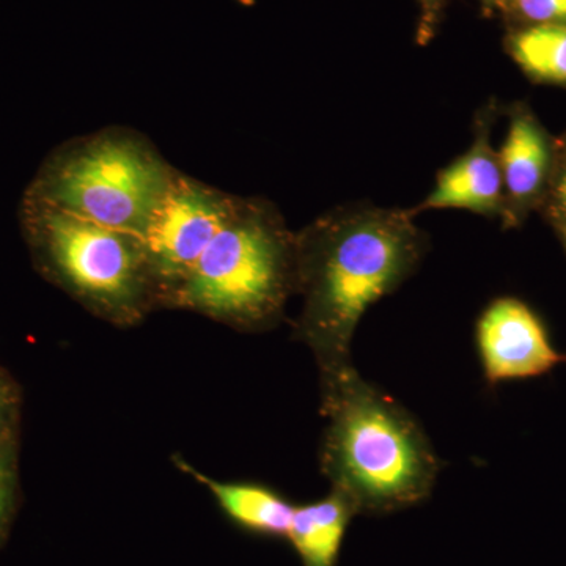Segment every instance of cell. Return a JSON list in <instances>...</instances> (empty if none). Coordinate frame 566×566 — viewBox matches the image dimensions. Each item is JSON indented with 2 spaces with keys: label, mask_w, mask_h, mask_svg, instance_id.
<instances>
[{
  "label": "cell",
  "mask_w": 566,
  "mask_h": 566,
  "mask_svg": "<svg viewBox=\"0 0 566 566\" xmlns=\"http://www.w3.org/2000/svg\"><path fill=\"white\" fill-rule=\"evenodd\" d=\"M20 214L25 238L48 273L96 314L136 322L158 303L139 234L25 197Z\"/></svg>",
  "instance_id": "cell-5"
},
{
  "label": "cell",
  "mask_w": 566,
  "mask_h": 566,
  "mask_svg": "<svg viewBox=\"0 0 566 566\" xmlns=\"http://www.w3.org/2000/svg\"><path fill=\"white\" fill-rule=\"evenodd\" d=\"M296 249L270 205L240 199L170 304L249 329L266 326L296 290Z\"/></svg>",
  "instance_id": "cell-4"
},
{
  "label": "cell",
  "mask_w": 566,
  "mask_h": 566,
  "mask_svg": "<svg viewBox=\"0 0 566 566\" xmlns=\"http://www.w3.org/2000/svg\"><path fill=\"white\" fill-rule=\"evenodd\" d=\"M10 475L6 463L0 460V520L6 515L7 505H9Z\"/></svg>",
  "instance_id": "cell-15"
},
{
  "label": "cell",
  "mask_w": 566,
  "mask_h": 566,
  "mask_svg": "<svg viewBox=\"0 0 566 566\" xmlns=\"http://www.w3.org/2000/svg\"><path fill=\"white\" fill-rule=\"evenodd\" d=\"M517 20L528 25L566 24V0H506Z\"/></svg>",
  "instance_id": "cell-13"
},
{
  "label": "cell",
  "mask_w": 566,
  "mask_h": 566,
  "mask_svg": "<svg viewBox=\"0 0 566 566\" xmlns=\"http://www.w3.org/2000/svg\"><path fill=\"white\" fill-rule=\"evenodd\" d=\"M177 172L147 137L106 128L51 151L24 197L140 237Z\"/></svg>",
  "instance_id": "cell-3"
},
{
  "label": "cell",
  "mask_w": 566,
  "mask_h": 566,
  "mask_svg": "<svg viewBox=\"0 0 566 566\" xmlns=\"http://www.w3.org/2000/svg\"><path fill=\"white\" fill-rule=\"evenodd\" d=\"M504 189L513 203L534 200L549 172V145L538 123L528 114H516L497 153Z\"/></svg>",
  "instance_id": "cell-10"
},
{
  "label": "cell",
  "mask_w": 566,
  "mask_h": 566,
  "mask_svg": "<svg viewBox=\"0 0 566 566\" xmlns=\"http://www.w3.org/2000/svg\"><path fill=\"white\" fill-rule=\"evenodd\" d=\"M192 474L210 488L226 515L241 528L264 536H286L294 505L281 494L253 483H219Z\"/></svg>",
  "instance_id": "cell-11"
},
{
  "label": "cell",
  "mask_w": 566,
  "mask_h": 566,
  "mask_svg": "<svg viewBox=\"0 0 566 566\" xmlns=\"http://www.w3.org/2000/svg\"><path fill=\"white\" fill-rule=\"evenodd\" d=\"M240 199L178 170L140 234L158 303H172Z\"/></svg>",
  "instance_id": "cell-6"
},
{
  "label": "cell",
  "mask_w": 566,
  "mask_h": 566,
  "mask_svg": "<svg viewBox=\"0 0 566 566\" xmlns=\"http://www.w3.org/2000/svg\"><path fill=\"white\" fill-rule=\"evenodd\" d=\"M486 2L505 3L506 0H486Z\"/></svg>",
  "instance_id": "cell-18"
},
{
  "label": "cell",
  "mask_w": 566,
  "mask_h": 566,
  "mask_svg": "<svg viewBox=\"0 0 566 566\" xmlns=\"http://www.w3.org/2000/svg\"><path fill=\"white\" fill-rule=\"evenodd\" d=\"M557 200L566 211V172L562 175L560 181L557 185Z\"/></svg>",
  "instance_id": "cell-16"
},
{
  "label": "cell",
  "mask_w": 566,
  "mask_h": 566,
  "mask_svg": "<svg viewBox=\"0 0 566 566\" xmlns=\"http://www.w3.org/2000/svg\"><path fill=\"white\" fill-rule=\"evenodd\" d=\"M6 390H3V387L0 386V417H2L3 408H6Z\"/></svg>",
  "instance_id": "cell-17"
},
{
  "label": "cell",
  "mask_w": 566,
  "mask_h": 566,
  "mask_svg": "<svg viewBox=\"0 0 566 566\" xmlns=\"http://www.w3.org/2000/svg\"><path fill=\"white\" fill-rule=\"evenodd\" d=\"M509 50L535 80L566 84V24L527 25L510 36Z\"/></svg>",
  "instance_id": "cell-12"
},
{
  "label": "cell",
  "mask_w": 566,
  "mask_h": 566,
  "mask_svg": "<svg viewBox=\"0 0 566 566\" xmlns=\"http://www.w3.org/2000/svg\"><path fill=\"white\" fill-rule=\"evenodd\" d=\"M504 191L499 155L488 144V133L480 129L469 151L439 175L423 208H461L491 214L501 208Z\"/></svg>",
  "instance_id": "cell-8"
},
{
  "label": "cell",
  "mask_w": 566,
  "mask_h": 566,
  "mask_svg": "<svg viewBox=\"0 0 566 566\" xmlns=\"http://www.w3.org/2000/svg\"><path fill=\"white\" fill-rule=\"evenodd\" d=\"M420 6L419 40L427 43L434 33L436 24L439 21V13L442 9V0H417Z\"/></svg>",
  "instance_id": "cell-14"
},
{
  "label": "cell",
  "mask_w": 566,
  "mask_h": 566,
  "mask_svg": "<svg viewBox=\"0 0 566 566\" xmlns=\"http://www.w3.org/2000/svg\"><path fill=\"white\" fill-rule=\"evenodd\" d=\"M322 390L329 419L322 469L357 516L392 515L427 501L441 461L416 417L354 365L322 379Z\"/></svg>",
  "instance_id": "cell-2"
},
{
  "label": "cell",
  "mask_w": 566,
  "mask_h": 566,
  "mask_svg": "<svg viewBox=\"0 0 566 566\" xmlns=\"http://www.w3.org/2000/svg\"><path fill=\"white\" fill-rule=\"evenodd\" d=\"M475 344L490 386L536 378L566 363L538 315L516 297L488 305L476 322Z\"/></svg>",
  "instance_id": "cell-7"
},
{
  "label": "cell",
  "mask_w": 566,
  "mask_h": 566,
  "mask_svg": "<svg viewBox=\"0 0 566 566\" xmlns=\"http://www.w3.org/2000/svg\"><path fill=\"white\" fill-rule=\"evenodd\" d=\"M356 509L340 491L333 490L319 501L294 506L286 538L303 566H337L346 531Z\"/></svg>",
  "instance_id": "cell-9"
},
{
  "label": "cell",
  "mask_w": 566,
  "mask_h": 566,
  "mask_svg": "<svg viewBox=\"0 0 566 566\" xmlns=\"http://www.w3.org/2000/svg\"><path fill=\"white\" fill-rule=\"evenodd\" d=\"M564 234H565V240H566V221L564 223Z\"/></svg>",
  "instance_id": "cell-19"
},
{
  "label": "cell",
  "mask_w": 566,
  "mask_h": 566,
  "mask_svg": "<svg viewBox=\"0 0 566 566\" xmlns=\"http://www.w3.org/2000/svg\"><path fill=\"white\" fill-rule=\"evenodd\" d=\"M296 243L304 296L296 333L326 379L353 367L357 324L415 273L424 240L403 211L359 210L324 216Z\"/></svg>",
  "instance_id": "cell-1"
}]
</instances>
